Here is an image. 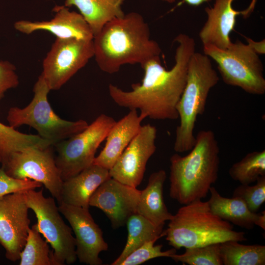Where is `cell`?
Returning <instances> with one entry per match:
<instances>
[{"mask_svg": "<svg viewBox=\"0 0 265 265\" xmlns=\"http://www.w3.org/2000/svg\"><path fill=\"white\" fill-rule=\"evenodd\" d=\"M175 64L170 69L162 66L159 57L141 66L144 76L141 83H133L132 90L125 91L109 84V94L119 106L139 110L147 117L154 120L179 118L177 106L186 86L188 64L195 52L194 39L180 33L175 38Z\"/></svg>", "mask_w": 265, "mask_h": 265, "instance_id": "obj_1", "label": "cell"}, {"mask_svg": "<svg viewBox=\"0 0 265 265\" xmlns=\"http://www.w3.org/2000/svg\"><path fill=\"white\" fill-rule=\"evenodd\" d=\"M94 57L99 68L112 74L125 64H139L160 57L159 44L151 39L148 24L130 12L106 24L93 39Z\"/></svg>", "mask_w": 265, "mask_h": 265, "instance_id": "obj_2", "label": "cell"}, {"mask_svg": "<svg viewBox=\"0 0 265 265\" xmlns=\"http://www.w3.org/2000/svg\"><path fill=\"white\" fill-rule=\"evenodd\" d=\"M190 151L170 159L169 195L184 205L207 197L217 180L220 164L219 147L211 130L199 132Z\"/></svg>", "mask_w": 265, "mask_h": 265, "instance_id": "obj_3", "label": "cell"}, {"mask_svg": "<svg viewBox=\"0 0 265 265\" xmlns=\"http://www.w3.org/2000/svg\"><path fill=\"white\" fill-rule=\"evenodd\" d=\"M166 240L173 248H190L227 240L246 241L245 233L214 214L208 201L196 200L180 208L164 230Z\"/></svg>", "mask_w": 265, "mask_h": 265, "instance_id": "obj_4", "label": "cell"}, {"mask_svg": "<svg viewBox=\"0 0 265 265\" xmlns=\"http://www.w3.org/2000/svg\"><path fill=\"white\" fill-rule=\"evenodd\" d=\"M218 80L210 58L195 52L189 60L186 86L177 106L180 123L175 132L176 152H187L194 146V129L197 117L204 112L209 92Z\"/></svg>", "mask_w": 265, "mask_h": 265, "instance_id": "obj_5", "label": "cell"}, {"mask_svg": "<svg viewBox=\"0 0 265 265\" xmlns=\"http://www.w3.org/2000/svg\"><path fill=\"white\" fill-rule=\"evenodd\" d=\"M50 90L41 73L34 85V96L30 103L24 108L11 107L7 120L14 128L24 125L33 128L41 138L53 146L82 131L88 124L84 120L71 121L58 116L48 100Z\"/></svg>", "mask_w": 265, "mask_h": 265, "instance_id": "obj_6", "label": "cell"}, {"mask_svg": "<svg viewBox=\"0 0 265 265\" xmlns=\"http://www.w3.org/2000/svg\"><path fill=\"white\" fill-rule=\"evenodd\" d=\"M203 51L216 63L226 84L239 87L250 94H265L263 64L259 55L247 44L237 41L225 49L205 45Z\"/></svg>", "mask_w": 265, "mask_h": 265, "instance_id": "obj_7", "label": "cell"}, {"mask_svg": "<svg viewBox=\"0 0 265 265\" xmlns=\"http://www.w3.org/2000/svg\"><path fill=\"white\" fill-rule=\"evenodd\" d=\"M29 209L35 214L37 229L51 245L53 265H70L77 259L76 240L72 228L60 214L54 199L44 196L43 189L24 192Z\"/></svg>", "mask_w": 265, "mask_h": 265, "instance_id": "obj_8", "label": "cell"}, {"mask_svg": "<svg viewBox=\"0 0 265 265\" xmlns=\"http://www.w3.org/2000/svg\"><path fill=\"white\" fill-rule=\"evenodd\" d=\"M116 121L102 114L82 131L62 140L55 146L56 165L63 181L93 163L96 151Z\"/></svg>", "mask_w": 265, "mask_h": 265, "instance_id": "obj_9", "label": "cell"}, {"mask_svg": "<svg viewBox=\"0 0 265 265\" xmlns=\"http://www.w3.org/2000/svg\"><path fill=\"white\" fill-rule=\"evenodd\" d=\"M53 146H30L15 152L1 167L13 178L40 183L59 203L63 181L56 165Z\"/></svg>", "mask_w": 265, "mask_h": 265, "instance_id": "obj_10", "label": "cell"}, {"mask_svg": "<svg viewBox=\"0 0 265 265\" xmlns=\"http://www.w3.org/2000/svg\"><path fill=\"white\" fill-rule=\"evenodd\" d=\"M94 54L93 40L56 38L43 62L42 74L50 89H59Z\"/></svg>", "mask_w": 265, "mask_h": 265, "instance_id": "obj_11", "label": "cell"}, {"mask_svg": "<svg viewBox=\"0 0 265 265\" xmlns=\"http://www.w3.org/2000/svg\"><path fill=\"white\" fill-rule=\"evenodd\" d=\"M157 130L150 124L142 125L137 134L109 170L110 177L137 187L141 183L147 163L156 150Z\"/></svg>", "mask_w": 265, "mask_h": 265, "instance_id": "obj_12", "label": "cell"}, {"mask_svg": "<svg viewBox=\"0 0 265 265\" xmlns=\"http://www.w3.org/2000/svg\"><path fill=\"white\" fill-rule=\"evenodd\" d=\"M28 209L24 192L0 198V244L6 258L12 262L20 260L26 242L30 223Z\"/></svg>", "mask_w": 265, "mask_h": 265, "instance_id": "obj_13", "label": "cell"}, {"mask_svg": "<svg viewBox=\"0 0 265 265\" xmlns=\"http://www.w3.org/2000/svg\"><path fill=\"white\" fill-rule=\"evenodd\" d=\"M58 209L71 225L75 235L76 252L80 263L89 265H102L99 257L102 251H107L103 232L95 222L89 209L58 203Z\"/></svg>", "mask_w": 265, "mask_h": 265, "instance_id": "obj_14", "label": "cell"}, {"mask_svg": "<svg viewBox=\"0 0 265 265\" xmlns=\"http://www.w3.org/2000/svg\"><path fill=\"white\" fill-rule=\"evenodd\" d=\"M140 191L109 178L91 196L89 206L101 210L110 220L112 228L124 226L132 214L137 213Z\"/></svg>", "mask_w": 265, "mask_h": 265, "instance_id": "obj_15", "label": "cell"}, {"mask_svg": "<svg viewBox=\"0 0 265 265\" xmlns=\"http://www.w3.org/2000/svg\"><path fill=\"white\" fill-rule=\"evenodd\" d=\"M235 0H215L212 7L205 8L207 19L199 33L203 45H211L225 49L231 44L230 34L234 29L237 17H249L257 2V0H252L246 9L237 11L233 7Z\"/></svg>", "mask_w": 265, "mask_h": 265, "instance_id": "obj_16", "label": "cell"}, {"mask_svg": "<svg viewBox=\"0 0 265 265\" xmlns=\"http://www.w3.org/2000/svg\"><path fill=\"white\" fill-rule=\"evenodd\" d=\"M53 11L56 14L50 21H19L14 23V27L17 30L26 34L37 30H46L56 38L93 40V34L80 14L70 11L65 6H56Z\"/></svg>", "mask_w": 265, "mask_h": 265, "instance_id": "obj_17", "label": "cell"}, {"mask_svg": "<svg viewBox=\"0 0 265 265\" xmlns=\"http://www.w3.org/2000/svg\"><path fill=\"white\" fill-rule=\"evenodd\" d=\"M146 118L144 114H138L137 110L130 109L127 114L116 121L107 134L105 147L95 157L93 164L110 170L138 132Z\"/></svg>", "mask_w": 265, "mask_h": 265, "instance_id": "obj_18", "label": "cell"}, {"mask_svg": "<svg viewBox=\"0 0 265 265\" xmlns=\"http://www.w3.org/2000/svg\"><path fill=\"white\" fill-rule=\"evenodd\" d=\"M109 178L108 169L93 163L77 175L63 181L60 202L89 209L91 196Z\"/></svg>", "mask_w": 265, "mask_h": 265, "instance_id": "obj_19", "label": "cell"}, {"mask_svg": "<svg viewBox=\"0 0 265 265\" xmlns=\"http://www.w3.org/2000/svg\"><path fill=\"white\" fill-rule=\"evenodd\" d=\"M166 178L164 170L152 173L146 187L140 191L137 213L155 225L164 227L165 221L170 220L172 215L168 210L163 196V185Z\"/></svg>", "mask_w": 265, "mask_h": 265, "instance_id": "obj_20", "label": "cell"}, {"mask_svg": "<svg viewBox=\"0 0 265 265\" xmlns=\"http://www.w3.org/2000/svg\"><path fill=\"white\" fill-rule=\"evenodd\" d=\"M208 201L211 211L222 219L246 229L254 228L259 214L251 212L245 203L238 197L226 198L211 186Z\"/></svg>", "mask_w": 265, "mask_h": 265, "instance_id": "obj_21", "label": "cell"}, {"mask_svg": "<svg viewBox=\"0 0 265 265\" xmlns=\"http://www.w3.org/2000/svg\"><path fill=\"white\" fill-rule=\"evenodd\" d=\"M124 0H65V6H76L88 25L93 36L104 26L125 14L122 8Z\"/></svg>", "mask_w": 265, "mask_h": 265, "instance_id": "obj_22", "label": "cell"}, {"mask_svg": "<svg viewBox=\"0 0 265 265\" xmlns=\"http://www.w3.org/2000/svg\"><path fill=\"white\" fill-rule=\"evenodd\" d=\"M128 238L126 244L118 257L111 264L120 265L124 259L134 250L149 241L165 236L163 227L158 226L141 215L135 213L126 222Z\"/></svg>", "mask_w": 265, "mask_h": 265, "instance_id": "obj_23", "label": "cell"}, {"mask_svg": "<svg viewBox=\"0 0 265 265\" xmlns=\"http://www.w3.org/2000/svg\"><path fill=\"white\" fill-rule=\"evenodd\" d=\"M220 253L224 265H265V246L245 245L236 240L220 243Z\"/></svg>", "mask_w": 265, "mask_h": 265, "instance_id": "obj_24", "label": "cell"}, {"mask_svg": "<svg viewBox=\"0 0 265 265\" xmlns=\"http://www.w3.org/2000/svg\"><path fill=\"white\" fill-rule=\"evenodd\" d=\"M51 142L38 134H26L0 122V158L5 162L13 153L30 146H47Z\"/></svg>", "mask_w": 265, "mask_h": 265, "instance_id": "obj_25", "label": "cell"}, {"mask_svg": "<svg viewBox=\"0 0 265 265\" xmlns=\"http://www.w3.org/2000/svg\"><path fill=\"white\" fill-rule=\"evenodd\" d=\"M229 174L241 185H250L265 176V150L247 154L240 160L233 164Z\"/></svg>", "mask_w": 265, "mask_h": 265, "instance_id": "obj_26", "label": "cell"}, {"mask_svg": "<svg viewBox=\"0 0 265 265\" xmlns=\"http://www.w3.org/2000/svg\"><path fill=\"white\" fill-rule=\"evenodd\" d=\"M36 224L28 230L24 247L20 253V265H53L52 251L44 240Z\"/></svg>", "mask_w": 265, "mask_h": 265, "instance_id": "obj_27", "label": "cell"}, {"mask_svg": "<svg viewBox=\"0 0 265 265\" xmlns=\"http://www.w3.org/2000/svg\"><path fill=\"white\" fill-rule=\"evenodd\" d=\"M185 249L184 253H175L170 258L176 262L189 265H223L220 243Z\"/></svg>", "mask_w": 265, "mask_h": 265, "instance_id": "obj_28", "label": "cell"}, {"mask_svg": "<svg viewBox=\"0 0 265 265\" xmlns=\"http://www.w3.org/2000/svg\"><path fill=\"white\" fill-rule=\"evenodd\" d=\"M255 185H241L233 191L232 197L241 198L249 210L257 213L265 201V176L260 177Z\"/></svg>", "mask_w": 265, "mask_h": 265, "instance_id": "obj_29", "label": "cell"}, {"mask_svg": "<svg viewBox=\"0 0 265 265\" xmlns=\"http://www.w3.org/2000/svg\"><path fill=\"white\" fill-rule=\"evenodd\" d=\"M157 240L154 239L146 242L128 255L120 265H138L158 257H170L176 253L174 248L162 251V244L154 245Z\"/></svg>", "mask_w": 265, "mask_h": 265, "instance_id": "obj_30", "label": "cell"}, {"mask_svg": "<svg viewBox=\"0 0 265 265\" xmlns=\"http://www.w3.org/2000/svg\"><path fill=\"white\" fill-rule=\"evenodd\" d=\"M42 186L38 182L28 179H18L9 176L1 167L0 168V198L17 192H24Z\"/></svg>", "mask_w": 265, "mask_h": 265, "instance_id": "obj_31", "label": "cell"}, {"mask_svg": "<svg viewBox=\"0 0 265 265\" xmlns=\"http://www.w3.org/2000/svg\"><path fill=\"white\" fill-rule=\"evenodd\" d=\"M15 66L7 60L0 61V102L8 90L17 87L19 78Z\"/></svg>", "mask_w": 265, "mask_h": 265, "instance_id": "obj_32", "label": "cell"}, {"mask_svg": "<svg viewBox=\"0 0 265 265\" xmlns=\"http://www.w3.org/2000/svg\"><path fill=\"white\" fill-rule=\"evenodd\" d=\"M245 39L247 42V44L251 49L258 55L263 54L265 53V39L261 41H255L253 39L246 37Z\"/></svg>", "mask_w": 265, "mask_h": 265, "instance_id": "obj_33", "label": "cell"}, {"mask_svg": "<svg viewBox=\"0 0 265 265\" xmlns=\"http://www.w3.org/2000/svg\"><path fill=\"white\" fill-rule=\"evenodd\" d=\"M255 225L260 227L264 230H265V212L263 211L259 214Z\"/></svg>", "mask_w": 265, "mask_h": 265, "instance_id": "obj_34", "label": "cell"}, {"mask_svg": "<svg viewBox=\"0 0 265 265\" xmlns=\"http://www.w3.org/2000/svg\"><path fill=\"white\" fill-rule=\"evenodd\" d=\"M211 0H183V2L186 3L191 6H198L203 3L210 2Z\"/></svg>", "mask_w": 265, "mask_h": 265, "instance_id": "obj_35", "label": "cell"}, {"mask_svg": "<svg viewBox=\"0 0 265 265\" xmlns=\"http://www.w3.org/2000/svg\"><path fill=\"white\" fill-rule=\"evenodd\" d=\"M162 0L166 1L168 3H173L176 0Z\"/></svg>", "mask_w": 265, "mask_h": 265, "instance_id": "obj_36", "label": "cell"}, {"mask_svg": "<svg viewBox=\"0 0 265 265\" xmlns=\"http://www.w3.org/2000/svg\"><path fill=\"white\" fill-rule=\"evenodd\" d=\"M0 163H1V159L0 158Z\"/></svg>", "mask_w": 265, "mask_h": 265, "instance_id": "obj_37", "label": "cell"}]
</instances>
